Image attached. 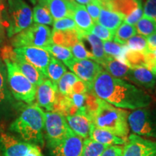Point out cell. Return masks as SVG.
<instances>
[{"label":"cell","mask_w":156,"mask_h":156,"mask_svg":"<svg viewBox=\"0 0 156 156\" xmlns=\"http://www.w3.org/2000/svg\"><path fill=\"white\" fill-rule=\"evenodd\" d=\"M91 92L98 98L119 108L135 110L149 106L152 102L151 97L144 90L103 70L92 83Z\"/></svg>","instance_id":"cell-1"},{"label":"cell","mask_w":156,"mask_h":156,"mask_svg":"<svg viewBox=\"0 0 156 156\" xmlns=\"http://www.w3.org/2000/svg\"><path fill=\"white\" fill-rule=\"evenodd\" d=\"M45 112L37 104H30L10 124L9 130L23 141L38 147L44 145Z\"/></svg>","instance_id":"cell-2"},{"label":"cell","mask_w":156,"mask_h":156,"mask_svg":"<svg viewBox=\"0 0 156 156\" xmlns=\"http://www.w3.org/2000/svg\"><path fill=\"white\" fill-rule=\"evenodd\" d=\"M129 112L112 106L98 98V108L93 114L92 124L115 135L127 140L129 127L128 124Z\"/></svg>","instance_id":"cell-3"},{"label":"cell","mask_w":156,"mask_h":156,"mask_svg":"<svg viewBox=\"0 0 156 156\" xmlns=\"http://www.w3.org/2000/svg\"><path fill=\"white\" fill-rule=\"evenodd\" d=\"M4 62L7 67V80L12 95L17 100L33 104L36 99L37 87L27 79L14 64L7 59Z\"/></svg>","instance_id":"cell-4"},{"label":"cell","mask_w":156,"mask_h":156,"mask_svg":"<svg viewBox=\"0 0 156 156\" xmlns=\"http://www.w3.org/2000/svg\"><path fill=\"white\" fill-rule=\"evenodd\" d=\"M52 44L51 31L46 25L35 23L13 37L11 44L13 47L33 46L44 48Z\"/></svg>","instance_id":"cell-5"},{"label":"cell","mask_w":156,"mask_h":156,"mask_svg":"<svg viewBox=\"0 0 156 156\" xmlns=\"http://www.w3.org/2000/svg\"><path fill=\"white\" fill-rule=\"evenodd\" d=\"M8 7L7 32L9 38H12L32 25L33 12L23 0H8Z\"/></svg>","instance_id":"cell-6"},{"label":"cell","mask_w":156,"mask_h":156,"mask_svg":"<svg viewBox=\"0 0 156 156\" xmlns=\"http://www.w3.org/2000/svg\"><path fill=\"white\" fill-rule=\"evenodd\" d=\"M129 127L134 134L156 138V109L141 108L128 115Z\"/></svg>","instance_id":"cell-7"},{"label":"cell","mask_w":156,"mask_h":156,"mask_svg":"<svg viewBox=\"0 0 156 156\" xmlns=\"http://www.w3.org/2000/svg\"><path fill=\"white\" fill-rule=\"evenodd\" d=\"M0 156H44L38 146L0 130Z\"/></svg>","instance_id":"cell-8"},{"label":"cell","mask_w":156,"mask_h":156,"mask_svg":"<svg viewBox=\"0 0 156 156\" xmlns=\"http://www.w3.org/2000/svg\"><path fill=\"white\" fill-rule=\"evenodd\" d=\"M71 130L65 116L62 114L53 112L45 113L44 132L46 143L59 141Z\"/></svg>","instance_id":"cell-9"},{"label":"cell","mask_w":156,"mask_h":156,"mask_svg":"<svg viewBox=\"0 0 156 156\" xmlns=\"http://www.w3.org/2000/svg\"><path fill=\"white\" fill-rule=\"evenodd\" d=\"M46 145L49 156H80L83 140L71 130L62 140Z\"/></svg>","instance_id":"cell-10"},{"label":"cell","mask_w":156,"mask_h":156,"mask_svg":"<svg viewBox=\"0 0 156 156\" xmlns=\"http://www.w3.org/2000/svg\"><path fill=\"white\" fill-rule=\"evenodd\" d=\"M1 56L3 60H9L12 63L14 64L17 69L26 77L31 83L34 84L35 86H38L45 80L47 79L46 76L38 69H36L34 66L17 56L10 46H4L1 49Z\"/></svg>","instance_id":"cell-11"},{"label":"cell","mask_w":156,"mask_h":156,"mask_svg":"<svg viewBox=\"0 0 156 156\" xmlns=\"http://www.w3.org/2000/svg\"><path fill=\"white\" fill-rule=\"evenodd\" d=\"M13 51L17 56L34 66L46 77V69L52 56L46 49L33 46H25L15 48Z\"/></svg>","instance_id":"cell-12"},{"label":"cell","mask_w":156,"mask_h":156,"mask_svg":"<svg viewBox=\"0 0 156 156\" xmlns=\"http://www.w3.org/2000/svg\"><path fill=\"white\" fill-rule=\"evenodd\" d=\"M64 64L79 79L91 85L98 75L103 70L100 64L90 59L80 60L73 58Z\"/></svg>","instance_id":"cell-13"},{"label":"cell","mask_w":156,"mask_h":156,"mask_svg":"<svg viewBox=\"0 0 156 156\" xmlns=\"http://www.w3.org/2000/svg\"><path fill=\"white\" fill-rule=\"evenodd\" d=\"M123 156H156V141L130 134L123 147Z\"/></svg>","instance_id":"cell-14"},{"label":"cell","mask_w":156,"mask_h":156,"mask_svg":"<svg viewBox=\"0 0 156 156\" xmlns=\"http://www.w3.org/2000/svg\"><path fill=\"white\" fill-rule=\"evenodd\" d=\"M58 95L56 84L46 79L36 87V100L37 105L48 111L52 112Z\"/></svg>","instance_id":"cell-15"},{"label":"cell","mask_w":156,"mask_h":156,"mask_svg":"<svg viewBox=\"0 0 156 156\" xmlns=\"http://www.w3.org/2000/svg\"><path fill=\"white\" fill-rule=\"evenodd\" d=\"M38 2L39 5L44 6L49 11L55 20L64 17H72L75 3L69 0H43Z\"/></svg>","instance_id":"cell-16"},{"label":"cell","mask_w":156,"mask_h":156,"mask_svg":"<svg viewBox=\"0 0 156 156\" xmlns=\"http://www.w3.org/2000/svg\"><path fill=\"white\" fill-rule=\"evenodd\" d=\"M125 78L147 89L153 88L156 83V75L143 66L129 68Z\"/></svg>","instance_id":"cell-17"},{"label":"cell","mask_w":156,"mask_h":156,"mask_svg":"<svg viewBox=\"0 0 156 156\" xmlns=\"http://www.w3.org/2000/svg\"><path fill=\"white\" fill-rule=\"evenodd\" d=\"M80 41L89 45L90 52L93 56L95 62L101 65L105 62L107 56L103 49V41L100 38L90 33L80 30Z\"/></svg>","instance_id":"cell-18"},{"label":"cell","mask_w":156,"mask_h":156,"mask_svg":"<svg viewBox=\"0 0 156 156\" xmlns=\"http://www.w3.org/2000/svg\"><path fill=\"white\" fill-rule=\"evenodd\" d=\"M89 136L90 139L108 147L112 145H124L126 142V140L115 135L106 129L97 127L93 124L90 129Z\"/></svg>","instance_id":"cell-19"},{"label":"cell","mask_w":156,"mask_h":156,"mask_svg":"<svg viewBox=\"0 0 156 156\" xmlns=\"http://www.w3.org/2000/svg\"><path fill=\"white\" fill-rule=\"evenodd\" d=\"M69 128L82 138L87 139L89 136L92 122L88 117L83 114H75L65 116Z\"/></svg>","instance_id":"cell-20"},{"label":"cell","mask_w":156,"mask_h":156,"mask_svg":"<svg viewBox=\"0 0 156 156\" xmlns=\"http://www.w3.org/2000/svg\"><path fill=\"white\" fill-rule=\"evenodd\" d=\"M124 18L125 16L119 12L101 8L98 23L115 34L119 27L122 24V22H124Z\"/></svg>","instance_id":"cell-21"},{"label":"cell","mask_w":156,"mask_h":156,"mask_svg":"<svg viewBox=\"0 0 156 156\" xmlns=\"http://www.w3.org/2000/svg\"><path fill=\"white\" fill-rule=\"evenodd\" d=\"M51 41L54 44L69 48L80 42V30L76 28L64 31L52 30Z\"/></svg>","instance_id":"cell-22"},{"label":"cell","mask_w":156,"mask_h":156,"mask_svg":"<svg viewBox=\"0 0 156 156\" xmlns=\"http://www.w3.org/2000/svg\"><path fill=\"white\" fill-rule=\"evenodd\" d=\"M72 18L74 20L77 28L83 32H88L94 25V21L87 12L85 7L75 3Z\"/></svg>","instance_id":"cell-23"},{"label":"cell","mask_w":156,"mask_h":156,"mask_svg":"<svg viewBox=\"0 0 156 156\" xmlns=\"http://www.w3.org/2000/svg\"><path fill=\"white\" fill-rule=\"evenodd\" d=\"M101 67H104L109 75L116 78L125 77L129 69V67L124 62L109 56H107Z\"/></svg>","instance_id":"cell-24"},{"label":"cell","mask_w":156,"mask_h":156,"mask_svg":"<svg viewBox=\"0 0 156 156\" xmlns=\"http://www.w3.org/2000/svg\"><path fill=\"white\" fill-rule=\"evenodd\" d=\"M65 73H67V68L64 64L52 56L46 69V77L52 83L57 84Z\"/></svg>","instance_id":"cell-25"},{"label":"cell","mask_w":156,"mask_h":156,"mask_svg":"<svg viewBox=\"0 0 156 156\" xmlns=\"http://www.w3.org/2000/svg\"><path fill=\"white\" fill-rule=\"evenodd\" d=\"M79 80L77 76L73 73L67 72L58 81V92L63 95H69L73 94V89L75 84Z\"/></svg>","instance_id":"cell-26"},{"label":"cell","mask_w":156,"mask_h":156,"mask_svg":"<svg viewBox=\"0 0 156 156\" xmlns=\"http://www.w3.org/2000/svg\"><path fill=\"white\" fill-rule=\"evenodd\" d=\"M136 29L134 25L123 23L115 32L113 40L122 46H124L129 39L136 35Z\"/></svg>","instance_id":"cell-27"},{"label":"cell","mask_w":156,"mask_h":156,"mask_svg":"<svg viewBox=\"0 0 156 156\" xmlns=\"http://www.w3.org/2000/svg\"><path fill=\"white\" fill-rule=\"evenodd\" d=\"M44 49L47 51L51 55L53 56V57L58 59V61L63 62L64 64L74 58L69 48L58 46V45L54 44L53 43L45 47Z\"/></svg>","instance_id":"cell-28"},{"label":"cell","mask_w":156,"mask_h":156,"mask_svg":"<svg viewBox=\"0 0 156 156\" xmlns=\"http://www.w3.org/2000/svg\"><path fill=\"white\" fill-rule=\"evenodd\" d=\"M108 146L87 138L83 141V147L80 156H101Z\"/></svg>","instance_id":"cell-29"},{"label":"cell","mask_w":156,"mask_h":156,"mask_svg":"<svg viewBox=\"0 0 156 156\" xmlns=\"http://www.w3.org/2000/svg\"><path fill=\"white\" fill-rule=\"evenodd\" d=\"M124 46L129 50L133 51L140 52V53L145 54L149 51V47L145 36L142 35H135L129 38Z\"/></svg>","instance_id":"cell-30"},{"label":"cell","mask_w":156,"mask_h":156,"mask_svg":"<svg viewBox=\"0 0 156 156\" xmlns=\"http://www.w3.org/2000/svg\"><path fill=\"white\" fill-rule=\"evenodd\" d=\"M33 21L37 24L44 25H51L54 23V19L49 11L44 6L40 5H36L34 8Z\"/></svg>","instance_id":"cell-31"},{"label":"cell","mask_w":156,"mask_h":156,"mask_svg":"<svg viewBox=\"0 0 156 156\" xmlns=\"http://www.w3.org/2000/svg\"><path fill=\"white\" fill-rule=\"evenodd\" d=\"M136 32L143 36H149L156 34V22L144 15L136 24Z\"/></svg>","instance_id":"cell-32"},{"label":"cell","mask_w":156,"mask_h":156,"mask_svg":"<svg viewBox=\"0 0 156 156\" xmlns=\"http://www.w3.org/2000/svg\"><path fill=\"white\" fill-rule=\"evenodd\" d=\"M103 44L104 52L107 56L116 58L120 61L124 51V46L114 41V40L104 41L103 42Z\"/></svg>","instance_id":"cell-33"},{"label":"cell","mask_w":156,"mask_h":156,"mask_svg":"<svg viewBox=\"0 0 156 156\" xmlns=\"http://www.w3.org/2000/svg\"><path fill=\"white\" fill-rule=\"evenodd\" d=\"M90 33L95 35L101 41H113L115 34L112 31L106 28L98 23H94L91 30H90Z\"/></svg>","instance_id":"cell-34"},{"label":"cell","mask_w":156,"mask_h":156,"mask_svg":"<svg viewBox=\"0 0 156 156\" xmlns=\"http://www.w3.org/2000/svg\"><path fill=\"white\" fill-rule=\"evenodd\" d=\"M74 58L77 59H92L94 60L93 56L86 49L84 44L82 42H78L77 44L69 48Z\"/></svg>","instance_id":"cell-35"},{"label":"cell","mask_w":156,"mask_h":156,"mask_svg":"<svg viewBox=\"0 0 156 156\" xmlns=\"http://www.w3.org/2000/svg\"><path fill=\"white\" fill-rule=\"evenodd\" d=\"M76 28H77V25L72 17H64V18L57 20L53 23V30L64 31L73 30Z\"/></svg>","instance_id":"cell-36"},{"label":"cell","mask_w":156,"mask_h":156,"mask_svg":"<svg viewBox=\"0 0 156 156\" xmlns=\"http://www.w3.org/2000/svg\"><path fill=\"white\" fill-rule=\"evenodd\" d=\"M144 67L156 75V48H149V51L145 54Z\"/></svg>","instance_id":"cell-37"},{"label":"cell","mask_w":156,"mask_h":156,"mask_svg":"<svg viewBox=\"0 0 156 156\" xmlns=\"http://www.w3.org/2000/svg\"><path fill=\"white\" fill-rule=\"evenodd\" d=\"M143 8H142V6L141 5L134 9L131 13L126 15L124 20V22L126 24L131 25H136L143 16Z\"/></svg>","instance_id":"cell-38"},{"label":"cell","mask_w":156,"mask_h":156,"mask_svg":"<svg viewBox=\"0 0 156 156\" xmlns=\"http://www.w3.org/2000/svg\"><path fill=\"white\" fill-rule=\"evenodd\" d=\"M144 15L156 22V0H146L143 8Z\"/></svg>","instance_id":"cell-39"},{"label":"cell","mask_w":156,"mask_h":156,"mask_svg":"<svg viewBox=\"0 0 156 156\" xmlns=\"http://www.w3.org/2000/svg\"><path fill=\"white\" fill-rule=\"evenodd\" d=\"M85 8H86L90 16L93 19V20L94 21V23H98L101 9V6L99 5L98 2V0L96 2H94L87 5Z\"/></svg>","instance_id":"cell-40"},{"label":"cell","mask_w":156,"mask_h":156,"mask_svg":"<svg viewBox=\"0 0 156 156\" xmlns=\"http://www.w3.org/2000/svg\"><path fill=\"white\" fill-rule=\"evenodd\" d=\"M101 156H123V147L120 145L109 146Z\"/></svg>","instance_id":"cell-41"},{"label":"cell","mask_w":156,"mask_h":156,"mask_svg":"<svg viewBox=\"0 0 156 156\" xmlns=\"http://www.w3.org/2000/svg\"><path fill=\"white\" fill-rule=\"evenodd\" d=\"M5 9V7L0 6V44L2 45L5 40V28H8V25L4 19L2 12Z\"/></svg>","instance_id":"cell-42"},{"label":"cell","mask_w":156,"mask_h":156,"mask_svg":"<svg viewBox=\"0 0 156 156\" xmlns=\"http://www.w3.org/2000/svg\"><path fill=\"white\" fill-rule=\"evenodd\" d=\"M7 85V72L2 62L0 60V90H6Z\"/></svg>","instance_id":"cell-43"},{"label":"cell","mask_w":156,"mask_h":156,"mask_svg":"<svg viewBox=\"0 0 156 156\" xmlns=\"http://www.w3.org/2000/svg\"><path fill=\"white\" fill-rule=\"evenodd\" d=\"M147 40L148 47L150 49H153V48H156V34H152L151 36H147L146 38Z\"/></svg>","instance_id":"cell-44"},{"label":"cell","mask_w":156,"mask_h":156,"mask_svg":"<svg viewBox=\"0 0 156 156\" xmlns=\"http://www.w3.org/2000/svg\"><path fill=\"white\" fill-rule=\"evenodd\" d=\"M7 98H8V95L6 90H0V106L5 103Z\"/></svg>","instance_id":"cell-45"},{"label":"cell","mask_w":156,"mask_h":156,"mask_svg":"<svg viewBox=\"0 0 156 156\" xmlns=\"http://www.w3.org/2000/svg\"><path fill=\"white\" fill-rule=\"evenodd\" d=\"M75 3H77V5H89V4L96 2L97 0H73Z\"/></svg>","instance_id":"cell-46"},{"label":"cell","mask_w":156,"mask_h":156,"mask_svg":"<svg viewBox=\"0 0 156 156\" xmlns=\"http://www.w3.org/2000/svg\"><path fill=\"white\" fill-rule=\"evenodd\" d=\"M4 1L5 0H0V6H2V7H5V5H4Z\"/></svg>","instance_id":"cell-47"},{"label":"cell","mask_w":156,"mask_h":156,"mask_svg":"<svg viewBox=\"0 0 156 156\" xmlns=\"http://www.w3.org/2000/svg\"><path fill=\"white\" fill-rule=\"evenodd\" d=\"M40 1H43V0H38V2H40Z\"/></svg>","instance_id":"cell-48"}]
</instances>
